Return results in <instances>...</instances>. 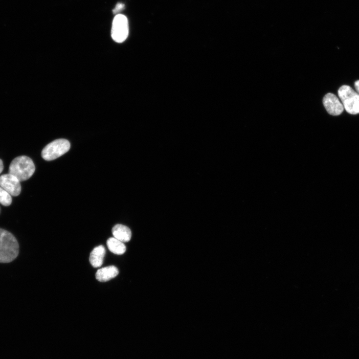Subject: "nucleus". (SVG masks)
Listing matches in <instances>:
<instances>
[{
	"label": "nucleus",
	"mask_w": 359,
	"mask_h": 359,
	"mask_svg": "<svg viewBox=\"0 0 359 359\" xmlns=\"http://www.w3.org/2000/svg\"><path fill=\"white\" fill-rule=\"evenodd\" d=\"M19 254V245L15 237L8 230L0 228V263L13 262Z\"/></svg>",
	"instance_id": "1"
},
{
	"label": "nucleus",
	"mask_w": 359,
	"mask_h": 359,
	"mask_svg": "<svg viewBox=\"0 0 359 359\" xmlns=\"http://www.w3.org/2000/svg\"><path fill=\"white\" fill-rule=\"evenodd\" d=\"M35 164L30 157L21 156L12 161L9 166V173L22 182L29 179L35 173Z\"/></svg>",
	"instance_id": "2"
},
{
	"label": "nucleus",
	"mask_w": 359,
	"mask_h": 359,
	"mask_svg": "<svg viewBox=\"0 0 359 359\" xmlns=\"http://www.w3.org/2000/svg\"><path fill=\"white\" fill-rule=\"evenodd\" d=\"M338 95L344 109L349 114H359V94L348 86H343L338 90Z\"/></svg>",
	"instance_id": "3"
},
{
	"label": "nucleus",
	"mask_w": 359,
	"mask_h": 359,
	"mask_svg": "<svg viewBox=\"0 0 359 359\" xmlns=\"http://www.w3.org/2000/svg\"><path fill=\"white\" fill-rule=\"evenodd\" d=\"M70 144L66 139H59L47 144L42 150V157L46 161H52L62 157L70 149Z\"/></svg>",
	"instance_id": "4"
},
{
	"label": "nucleus",
	"mask_w": 359,
	"mask_h": 359,
	"mask_svg": "<svg viewBox=\"0 0 359 359\" xmlns=\"http://www.w3.org/2000/svg\"><path fill=\"white\" fill-rule=\"evenodd\" d=\"M129 34L128 21L126 16L117 15L114 18L112 29V37L118 43L124 42Z\"/></svg>",
	"instance_id": "5"
},
{
	"label": "nucleus",
	"mask_w": 359,
	"mask_h": 359,
	"mask_svg": "<svg viewBox=\"0 0 359 359\" xmlns=\"http://www.w3.org/2000/svg\"><path fill=\"white\" fill-rule=\"evenodd\" d=\"M0 187L14 197L19 196L21 192L20 181L9 173L0 176Z\"/></svg>",
	"instance_id": "6"
},
{
	"label": "nucleus",
	"mask_w": 359,
	"mask_h": 359,
	"mask_svg": "<svg viewBox=\"0 0 359 359\" xmlns=\"http://www.w3.org/2000/svg\"><path fill=\"white\" fill-rule=\"evenodd\" d=\"M323 102L326 110L331 115H339L344 111V108L343 104L334 94L329 93L326 94Z\"/></svg>",
	"instance_id": "7"
},
{
	"label": "nucleus",
	"mask_w": 359,
	"mask_h": 359,
	"mask_svg": "<svg viewBox=\"0 0 359 359\" xmlns=\"http://www.w3.org/2000/svg\"><path fill=\"white\" fill-rule=\"evenodd\" d=\"M112 232L114 238L123 243L130 242L132 239L131 230L125 225L117 224L113 227Z\"/></svg>",
	"instance_id": "8"
},
{
	"label": "nucleus",
	"mask_w": 359,
	"mask_h": 359,
	"mask_svg": "<svg viewBox=\"0 0 359 359\" xmlns=\"http://www.w3.org/2000/svg\"><path fill=\"white\" fill-rule=\"evenodd\" d=\"M106 249L103 246L95 247L90 256V262L91 266L94 268L100 267L103 264Z\"/></svg>",
	"instance_id": "9"
},
{
	"label": "nucleus",
	"mask_w": 359,
	"mask_h": 359,
	"mask_svg": "<svg viewBox=\"0 0 359 359\" xmlns=\"http://www.w3.org/2000/svg\"><path fill=\"white\" fill-rule=\"evenodd\" d=\"M119 273L118 269L114 266H109L98 269L95 277L100 282H107L115 277Z\"/></svg>",
	"instance_id": "10"
},
{
	"label": "nucleus",
	"mask_w": 359,
	"mask_h": 359,
	"mask_svg": "<svg viewBox=\"0 0 359 359\" xmlns=\"http://www.w3.org/2000/svg\"><path fill=\"white\" fill-rule=\"evenodd\" d=\"M107 246L112 252L117 255L124 254L126 250L124 243L115 238H110L107 241Z\"/></svg>",
	"instance_id": "11"
},
{
	"label": "nucleus",
	"mask_w": 359,
	"mask_h": 359,
	"mask_svg": "<svg viewBox=\"0 0 359 359\" xmlns=\"http://www.w3.org/2000/svg\"><path fill=\"white\" fill-rule=\"evenodd\" d=\"M12 202L11 195L1 187H0V203L3 206L7 207L10 206Z\"/></svg>",
	"instance_id": "12"
},
{
	"label": "nucleus",
	"mask_w": 359,
	"mask_h": 359,
	"mask_svg": "<svg viewBox=\"0 0 359 359\" xmlns=\"http://www.w3.org/2000/svg\"><path fill=\"white\" fill-rule=\"evenodd\" d=\"M124 8V4L122 3H118L116 5V7L113 10V12L114 14H116L121 11H122Z\"/></svg>",
	"instance_id": "13"
},
{
	"label": "nucleus",
	"mask_w": 359,
	"mask_h": 359,
	"mask_svg": "<svg viewBox=\"0 0 359 359\" xmlns=\"http://www.w3.org/2000/svg\"><path fill=\"white\" fill-rule=\"evenodd\" d=\"M355 88L357 92L359 94V80L355 83Z\"/></svg>",
	"instance_id": "14"
},
{
	"label": "nucleus",
	"mask_w": 359,
	"mask_h": 359,
	"mask_svg": "<svg viewBox=\"0 0 359 359\" xmlns=\"http://www.w3.org/2000/svg\"><path fill=\"white\" fill-rule=\"evenodd\" d=\"M4 169L3 162L1 159H0V174H1Z\"/></svg>",
	"instance_id": "15"
}]
</instances>
